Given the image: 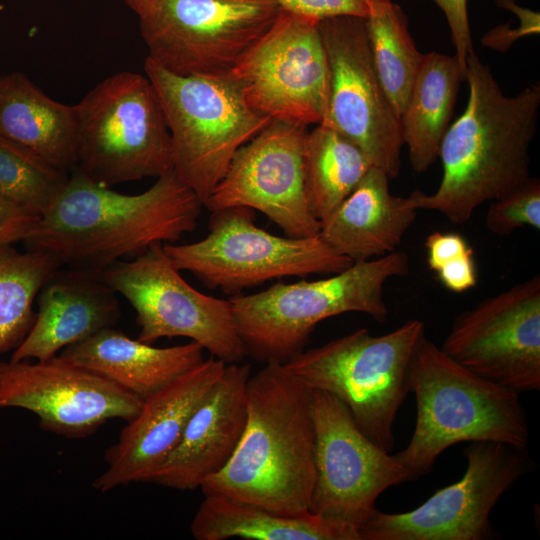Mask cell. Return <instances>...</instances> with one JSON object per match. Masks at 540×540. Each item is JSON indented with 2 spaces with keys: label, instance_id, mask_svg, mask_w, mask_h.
<instances>
[{
  "label": "cell",
  "instance_id": "6da1fadb",
  "mask_svg": "<svg viewBox=\"0 0 540 540\" xmlns=\"http://www.w3.org/2000/svg\"><path fill=\"white\" fill-rule=\"evenodd\" d=\"M203 203L170 171L146 191L122 194L77 170L23 243L51 256L60 267L99 274L158 243H174L194 231Z\"/></svg>",
  "mask_w": 540,
  "mask_h": 540
},
{
  "label": "cell",
  "instance_id": "7a4b0ae2",
  "mask_svg": "<svg viewBox=\"0 0 540 540\" xmlns=\"http://www.w3.org/2000/svg\"><path fill=\"white\" fill-rule=\"evenodd\" d=\"M465 80L466 109L449 126L439 150L441 182L432 194L415 190L409 195L416 210L439 212L452 224L466 223L479 206L531 177L529 150L540 107L539 84L506 96L474 50L467 57Z\"/></svg>",
  "mask_w": 540,
  "mask_h": 540
},
{
  "label": "cell",
  "instance_id": "3957f363",
  "mask_svg": "<svg viewBox=\"0 0 540 540\" xmlns=\"http://www.w3.org/2000/svg\"><path fill=\"white\" fill-rule=\"evenodd\" d=\"M312 388L283 364L267 363L247 384V420L227 465L204 495L247 501L277 513H310L315 483Z\"/></svg>",
  "mask_w": 540,
  "mask_h": 540
},
{
  "label": "cell",
  "instance_id": "277c9868",
  "mask_svg": "<svg viewBox=\"0 0 540 540\" xmlns=\"http://www.w3.org/2000/svg\"><path fill=\"white\" fill-rule=\"evenodd\" d=\"M417 416L408 445L393 456L412 480L432 470L459 442L492 441L526 449V414L519 393L460 365L424 335L408 368Z\"/></svg>",
  "mask_w": 540,
  "mask_h": 540
},
{
  "label": "cell",
  "instance_id": "5b68a950",
  "mask_svg": "<svg viewBox=\"0 0 540 540\" xmlns=\"http://www.w3.org/2000/svg\"><path fill=\"white\" fill-rule=\"evenodd\" d=\"M409 265V255L396 250L354 262L325 279L277 283L255 294L233 295L229 300L247 356L285 364L303 350L319 322L343 313H364L385 322L389 311L384 286L406 275Z\"/></svg>",
  "mask_w": 540,
  "mask_h": 540
},
{
  "label": "cell",
  "instance_id": "8992f818",
  "mask_svg": "<svg viewBox=\"0 0 540 540\" xmlns=\"http://www.w3.org/2000/svg\"><path fill=\"white\" fill-rule=\"evenodd\" d=\"M424 335L425 326L419 319L380 336L361 328L302 350L283 365L311 388L340 399L360 430L390 452L397 412L409 393V363Z\"/></svg>",
  "mask_w": 540,
  "mask_h": 540
},
{
  "label": "cell",
  "instance_id": "52a82bcc",
  "mask_svg": "<svg viewBox=\"0 0 540 540\" xmlns=\"http://www.w3.org/2000/svg\"><path fill=\"white\" fill-rule=\"evenodd\" d=\"M77 170L113 186L173 171L170 131L146 75L123 71L97 84L74 105Z\"/></svg>",
  "mask_w": 540,
  "mask_h": 540
},
{
  "label": "cell",
  "instance_id": "ba28073f",
  "mask_svg": "<svg viewBox=\"0 0 540 540\" xmlns=\"http://www.w3.org/2000/svg\"><path fill=\"white\" fill-rule=\"evenodd\" d=\"M144 71L166 116L173 171L204 205L238 149L272 119L249 106L229 75L181 76L148 57Z\"/></svg>",
  "mask_w": 540,
  "mask_h": 540
},
{
  "label": "cell",
  "instance_id": "9c48e42d",
  "mask_svg": "<svg viewBox=\"0 0 540 540\" xmlns=\"http://www.w3.org/2000/svg\"><path fill=\"white\" fill-rule=\"evenodd\" d=\"M209 233L182 245L163 244L174 266L195 275L211 289L239 294L272 279L335 274L353 262L320 236L293 238L268 233L254 223L252 209L211 211Z\"/></svg>",
  "mask_w": 540,
  "mask_h": 540
},
{
  "label": "cell",
  "instance_id": "30bf717a",
  "mask_svg": "<svg viewBox=\"0 0 540 540\" xmlns=\"http://www.w3.org/2000/svg\"><path fill=\"white\" fill-rule=\"evenodd\" d=\"M282 11L270 0H154L138 17L148 58L163 69L224 76Z\"/></svg>",
  "mask_w": 540,
  "mask_h": 540
},
{
  "label": "cell",
  "instance_id": "8fae6325",
  "mask_svg": "<svg viewBox=\"0 0 540 540\" xmlns=\"http://www.w3.org/2000/svg\"><path fill=\"white\" fill-rule=\"evenodd\" d=\"M101 280L134 308L137 339L186 337L226 364L247 356L230 300L208 296L188 284L155 244L130 261H117L99 273Z\"/></svg>",
  "mask_w": 540,
  "mask_h": 540
},
{
  "label": "cell",
  "instance_id": "7c38bea8",
  "mask_svg": "<svg viewBox=\"0 0 540 540\" xmlns=\"http://www.w3.org/2000/svg\"><path fill=\"white\" fill-rule=\"evenodd\" d=\"M312 413L316 474L309 512L357 530L377 510L378 497L411 474L360 430L333 394L313 389Z\"/></svg>",
  "mask_w": 540,
  "mask_h": 540
},
{
  "label": "cell",
  "instance_id": "4fadbf2b",
  "mask_svg": "<svg viewBox=\"0 0 540 540\" xmlns=\"http://www.w3.org/2000/svg\"><path fill=\"white\" fill-rule=\"evenodd\" d=\"M525 449L474 441L465 449L463 477L419 507L402 513L378 509L358 527L360 540H484L495 535L490 514L526 468Z\"/></svg>",
  "mask_w": 540,
  "mask_h": 540
},
{
  "label": "cell",
  "instance_id": "5bb4252c",
  "mask_svg": "<svg viewBox=\"0 0 540 540\" xmlns=\"http://www.w3.org/2000/svg\"><path fill=\"white\" fill-rule=\"evenodd\" d=\"M245 101L270 119L320 124L330 70L319 22L282 11L232 69Z\"/></svg>",
  "mask_w": 540,
  "mask_h": 540
},
{
  "label": "cell",
  "instance_id": "9a60e30c",
  "mask_svg": "<svg viewBox=\"0 0 540 540\" xmlns=\"http://www.w3.org/2000/svg\"><path fill=\"white\" fill-rule=\"evenodd\" d=\"M319 29L330 70L328 104L320 124L354 142L390 179L397 177L402 126L375 70L365 18L331 17L320 21Z\"/></svg>",
  "mask_w": 540,
  "mask_h": 540
},
{
  "label": "cell",
  "instance_id": "2e32d148",
  "mask_svg": "<svg viewBox=\"0 0 540 540\" xmlns=\"http://www.w3.org/2000/svg\"><path fill=\"white\" fill-rule=\"evenodd\" d=\"M307 126L272 119L238 149L225 175L204 205L210 211L247 207L266 215L286 236L320 232L307 190Z\"/></svg>",
  "mask_w": 540,
  "mask_h": 540
},
{
  "label": "cell",
  "instance_id": "e0dca14e",
  "mask_svg": "<svg viewBox=\"0 0 540 540\" xmlns=\"http://www.w3.org/2000/svg\"><path fill=\"white\" fill-rule=\"evenodd\" d=\"M442 351L496 384L540 390V276L479 301L454 320Z\"/></svg>",
  "mask_w": 540,
  "mask_h": 540
},
{
  "label": "cell",
  "instance_id": "ac0fdd59",
  "mask_svg": "<svg viewBox=\"0 0 540 540\" xmlns=\"http://www.w3.org/2000/svg\"><path fill=\"white\" fill-rule=\"evenodd\" d=\"M143 401L103 376L59 355L0 362V409L22 408L43 430L85 438L110 419L134 418Z\"/></svg>",
  "mask_w": 540,
  "mask_h": 540
},
{
  "label": "cell",
  "instance_id": "d6986e66",
  "mask_svg": "<svg viewBox=\"0 0 540 540\" xmlns=\"http://www.w3.org/2000/svg\"><path fill=\"white\" fill-rule=\"evenodd\" d=\"M225 366L210 356L144 400L118 441L106 450L107 468L93 481L94 489L105 493L133 482H148L179 444L192 414Z\"/></svg>",
  "mask_w": 540,
  "mask_h": 540
},
{
  "label": "cell",
  "instance_id": "ffe728a7",
  "mask_svg": "<svg viewBox=\"0 0 540 540\" xmlns=\"http://www.w3.org/2000/svg\"><path fill=\"white\" fill-rule=\"evenodd\" d=\"M249 364H226L192 414L177 447L149 481L176 490H195L232 458L247 420Z\"/></svg>",
  "mask_w": 540,
  "mask_h": 540
},
{
  "label": "cell",
  "instance_id": "44dd1931",
  "mask_svg": "<svg viewBox=\"0 0 540 540\" xmlns=\"http://www.w3.org/2000/svg\"><path fill=\"white\" fill-rule=\"evenodd\" d=\"M38 311L29 332L10 358L46 360L64 348L112 328L120 318L116 293L99 274L57 268L36 297Z\"/></svg>",
  "mask_w": 540,
  "mask_h": 540
},
{
  "label": "cell",
  "instance_id": "7402d4cb",
  "mask_svg": "<svg viewBox=\"0 0 540 540\" xmlns=\"http://www.w3.org/2000/svg\"><path fill=\"white\" fill-rule=\"evenodd\" d=\"M389 177L371 167L350 195L322 222L320 236L353 263L397 250L414 223L411 198L391 194Z\"/></svg>",
  "mask_w": 540,
  "mask_h": 540
},
{
  "label": "cell",
  "instance_id": "603a6c76",
  "mask_svg": "<svg viewBox=\"0 0 540 540\" xmlns=\"http://www.w3.org/2000/svg\"><path fill=\"white\" fill-rule=\"evenodd\" d=\"M203 351L194 341L154 347L112 327L64 348L58 355L144 401L199 365L204 360Z\"/></svg>",
  "mask_w": 540,
  "mask_h": 540
},
{
  "label": "cell",
  "instance_id": "cb8c5ba5",
  "mask_svg": "<svg viewBox=\"0 0 540 540\" xmlns=\"http://www.w3.org/2000/svg\"><path fill=\"white\" fill-rule=\"evenodd\" d=\"M0 138L66 173L76 166L74 106L50 98L22 73L0 77Z\"/></svg>",
  "mask_w": 540,
  "mask_h": 540
},
{
  "label": "cell",
  "instance_id": "d4e9b609",
  "mask_svg": "<svg viewBox=\"0 0 540 540\" xmlns=\"http://www.w3.org/2000/svg\"><path fill=\"white\" fill-rule=\"evenodd\" d=\"M190 531L196 540H360L355 528L312 513L281 514L217 494L204 495Z\"/></svg>",
  "mask_w": 540,
  "mask_h": 540
},
{
  "label": "cell",
  "instance_id": "484cf974",
  "mask_svg": "<svg viewBox=\"0 0 540 540\" xmlns=\"http://www.w3.org/2000/svg\"><path fill=\"white\" fill-rule=\"evenodd\" d=\"M463 80L465 72L454 56L424 54L400 118L415 172H425L438 158Z\"/></svg>",
  "mask_w": 540,
  "mask_h": 540
},
{
  "label": "cell",
  "instance_id": "4316f807",
  "mask_svg": "<svg viewBox=\"0 0 540 540\" xmlns=\"http://www.w3.org/2000/svg\"><path fill=\"white\" fill-rule=\"evenodd\" d=\"M305 164L308 196L319 222L350 195L373 167L354 142L322 124L308 131Z\"/></svg>",
  "mask_w": 540,
  "mask_h": 540
},
{
  "label": "cell",
  "instance_id": "83f0119b",
  "mask_svg": "<svg viewBox=\"0 0 540 540\" xmlns=\"http://www.w3.org/2000/svg\"><path fill=\"white\" fill-rule=\"evenodd\" d=\"M365 26L375 70L400 119L424 54L411 37L407 15L393 1L369 3Z\"/></svg>",
  "mask_w": 540,
  "mask_h": 540
},
{
  "label": "cell",
  "instance_id": "f1b7e54d",
  "mask_svg": "<svg viewBox=\"0 0 540 540\" xmlns=\"http://www.w3.org/2000/svg\"><path fill=\"white\" fill-rule=\"evenodd\" d=\"M59 267L48 254L0 244V353L23 341L35 320L37 294Z\"/></svg>",
  "mask_w": 540,
  "mask_h": 540
},
{
  "label": "cell",
  "instance_id": "f546056e",
  "mask_svg": "<svg viewBox=\"0 0 540 540\" xmlns=\"http://www.w3.org/2000/svg\"><path fill=\"white\" fill-rule=\"evenodd\" d=\"M69 176L30 151L0 138V195L37 217L63 191Z\"/></svg>",
  "mask_w": 540,
  "mask_h": 540
},
{
  "label": "cell",
  "instance_id": "4dcf8cb0",
  "mask_svg": "<svg viewBox=\"0 0 540 540\" xmlns=\"http://www.w3.org/2000/svg\"><path fill=\"white\" fill-rule=\"evenodd\" d=\"M485 226L499 236L510 235L520 227L540 230L539 179L530 177L504 196L490 201Z\"/></svg>",
  "mask_w": 540,
  "mask_h": 540
},
{
  "label": "cell",
  "instance_id": "1f68e13d",
  "mask_svg": "<svg viewBox=\"0 0 540 540\" xmlns=\"http://www.w3.org/2000/svg\"><path fill=\"white\" fill-rule=\"evenodd\" d=\"M283 11L320 22L336 16L366 17L369 13L367 0H270Z\"/></svg>",
  "mask_w": 540,
  "mask_h": 540
},
{
  "label": "cell",
  "instance_id": "d6a6232c",
  "mask_svg": "<svg viewBox=\"0 0 540 540\" xmlns=\"http://www.w3.org/2000/svg\"><path fill=\"white\" fill-rule=\"evenodd\" d=\"M443 11L455 49L454 57L466 74V61L473 51L467 0H433Z\"/></svg>",
  "mask_w": 540,
  "mask_h": 540
},
{
  "label": "cell",
  "instance_id": "836d02e7",
  "mask_svg": "<svg viewBox=\"0 0 540 540\" xmlns=\"http://www.w3.org/2000/svg\"><path fill=\"white\" fill-rule=\"evenodd\" d=\"M427 263L436 272L443 265L470 253H474L466 239L458 233H430L425 240Z\"/></svg>",
  "mask_w": 540,
  "mask_h": 540
},
{
  "label": "cell",
  "instance_id": "e575fe53",
  "mask_svg": "<svg viewBox=\"0 0 540 540\" xmlns=\"http://www.w3.org/2000/svg\"><path fill=\"white\" fill-rule=\"evenodd\" d=\"M39 218L0 195V244L23 242Z\"/></svg>",
  "mask_w": 540,
  "mask_h": 540
},
{
  "label": "cell",
  "instance_id": "d590c367",
  "mask_svg": "<svg viewBox=\"0 0 540 540\" xmlns=\"http://www.w3.org/2000/svg\"><path fill=\"white\" fill-rule=\"evenodd\" d=\"M441 284L456 293L465 292L477 284L474 253L461 256L436 271Z\"/></svg>",
  "mask_w": 540,
  "mask_h": 540
},
{
  "label": "cell",
  "instance_id": "8d00e7d4",
  "mask_svg": "<svg viewBox=\"0 0 540 540\" xmlns=\"http://www.w3.org/2000/svg\"><path fill=\"white\" fill-rule=\"evenodd\" d=\"M539 17L523 21L519 27L510 29L509 24L498 25L489 30L481 39L484 47L505 53L513 43L525 36L539 34Z\"/></svg>",
  "mask_w": 540,
  "mask_h": 540
},
{
  "label": "cell",
  "instance_id": "74e56055",
  "mask_svg": "<svg viewBox=\"0 0 540 540\" xmlns=\"http://www.w3.org/2000/svg\"><path fill=\"white\" fill-rule=\"evenodd\" d=\"M137 15H140L154 0H123Z\"/></svg>",
  "mask_w": 540,
  "mask_h": 540
},
{
  "label": "cell",
  "instance_id": "f35d334b",
  "mask_svg": "<svg viewBox=\"0 0 540 540\" xmlns=\"http://www.w3.org/2000/svg\"><path fill=\"white\" fill-rule=\"evenodd\" d=\"M369 3H384L392 0H367Z\"/></svg>",
  "mask_w": 540,
  "mask_h": 540
}]
</instances>
